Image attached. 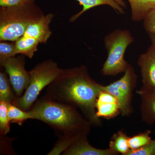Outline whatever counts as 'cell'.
<instances>
[{
	"label": "cell",
	"mask_w": 155,
	"mask_h": 155,
	"mask_svg": "<svg viewBox=\"0 0 155 155\" xmlns=\"http://www.w3.org/2000/svg\"><path fill=\"white\" fill-rule=\"evenodd\" d=\"M102 87L92 78L87 67L82 65L62 69L47 87L46 95L57 101L79 109L91 125L99 126L101 122L96 115V103L102 91Z\"/></svg>",
	"instance_id": "cell-1"
},
{
	"label": "cell",
	"mask_w": 155,
	"mask_h": 155,
	"mask_svg": "<svg viewBox=\"0 0 155 155\" xmlns=\"http://www.w3.org/2000/svg\"><path fill=\"white\" fill-rule=\"evenodd\" d=\"M31 119L42 121L59 137L88 136L91 124L77 108L52 99L46 95L37 100L28 110Z\"/></svg>",
	"instance_id": "cell-2"
},
{
	"label": "cell",
	"mask_w": 155,
	"mask_h": 155,
	"mask_svg": "<svg viewBox=\"0 0 155 155\" xmlns=\"http://www.w3.org/2000/svg\"><path fill=\"white\" fill-rule=\"evenodd\" d=\"M45 15L35 2L0 8V41L15 42L32 22Z\"/></svg>",
	"instance_id": "cell-3"
},
{
	"label": "cell",
	"mask_w": 155,
	"mask_h": 155,
	"mask_svg": "<svg viewBox=\"0 0 155 155\" xmlns=\"http://www.w3.org/2000/svg\"><path fill=\"white\" fill-rule=\"evenodd\" d=\"M134 41L130 31L116 29L105 36L104 44L108 56L101 73L105 76H115L124 72L128 64L124 56L127 47Z\"/></svg>",
	"instance_id": "cell-4"
},
{
	"label": "cell",
	"mask_w": 155,
	"mask_h": 155,
	"mask_svg": "<svg viewBox=\"0 0 155 155\" xmlns=\"http://www.w3.org/2000/svg\"><path fill=\"white\" fill-rule=\"evenodd\" d=\"M62 69L52 60H45L37 64L29 72L30 80L25 92L22 97L17 98L12 104L23 110H29L41 91L55 79Z\"/></svg>",
	"instance_id": "cell-5"
},
{
	"label": "cell",
	"mask_w": 155,
	"mask_h": 155,
	"mask_svg": "<svg viewBox=\"0 0 155 155\" xmlns=\"http://www.w3.org/2000/svg\"><path fill=\"white\" fill-rule=\"evenodd\" d=\"M124 74L119 80L102 87L103 91L107 92L116 99L122 116H129L132 112L131 102L132 92L136 85L137 75L133 67L128 64Z\"/></svg>",
	"instance_id": "cell-6"
},
{
	"label": "cell",
	"mask_w": 155,
	"mask_h": 155,
	"mask_svg": "<svg viewBox=\"0 0 155 155\" xmlns=\"http://www.w3.org/2000/svg\"><path fill=\"white\" fill-rule=\"evenodd\" d=\"M25 56L20 54L9 58L2 67L8 75L17 98L22 97L29 84L30 74L25 68Z\"/></svg>",
	"instance_id": "cell-7"
},
{
	"label": "cell",
	"mask_w": 155,
	"mask_h": 155,
	"mask_svg": "<svg viewBox=\"0 0 155 155\" xmlns=\"http://www.w3.org/2000/svg\"><path fill=\"white\" fill-rule=\"evenodd\" d=\"M141 73L143 87L155 88V45L151 44L137 61Z\"/></svg>",
	"instance_id": "cell-8"
},
{
	"label": "cell",
	"mask_w": 155,
	"mask_h": 155,
	"mask_svg": "<svg viewBox=\"0 0 155 155\" xmlns=\"http://www.w3.org/2000/svg\"><path fill=\"white\" fill-rule=\"evenodd\" d=\"M54 16L52 13L45 14L41 18L31 23L23 35L35 39L40 43H46L52 33L50 25Z\"/></svg>",
	"instance_id": "cell-9"
},
{
	"label": "cell",
	"mask_w": 155,
	"mask_h": 155,
	"mask_svg": "<svg viewBox=\"0 0 155 155\" xmlns=\"http://www.w3.org/2000/svg\"><path fill=\"white\" fill-rule=\"evenodd\" d=\"M87 136L81 137L63 153L64 155H116L119 154L111 149H100L89 143Z\"/></svg>",
	"instance_id": "cell-10"
},
{
	"label": "cell",
	"mask_w": 155,
	"mask_h": 155,
	"mask_svg": "<svg viewBox=\"0 0 155 155\" xmlns=\"http://www.w3.org/2000/svg\"><path fill=\"white\" fill-rule=\"evenodd\" d=\"M82 6V9L77 14L73 15L69 19L70 22H75L80 16L90 9L101 5L110 6L119 14H125L127 8L124 0H75Z\"/></svg>",
	"instance_id": "cell-11"
},
{
	"label": "cell",
	"mask_w": 155,
	"mask_h": 155,
	"mask_svg": "<svg viewBox=\"0 0 155 155\" xmlns=\"http://www.w3.org/2000/svg\"><path fill=\"white\" fill-rule=\"evenodd\" d=\"M137 93L141 98L142 119L147 124L151 125L155 122V88L142 86Z\"/></svg>",
	"instance_id": "cell-12"
},
{
	"label": "cell",
	"mask_w": 155,
	"mask_h": 155,
	"mask_svg": "<svg viewBox=\"0 0 155 155\" xmlns=\"http://www.w3.org/2000/svg\"><path fill=\"white\" fill-rule=\"evenodd\" d=\"M131 9V19L134 22L143 21L150 11L155 9V0H127Z\"/></svg>",
	"instance_id": "cell-13"
},
{
	"label": "cell",
	"mask_w": 155,
	"mask_h": 155,
	"mask_svg": "<svg viewBox=\"0 0 155 155\" xmlns=\"http://www.w3.org/2000/svg\"><path fill=\"white\" fill-rule=\"evenodd\" d=\"M39 43L35 39L23 35L15 41L17 55L22 54L32 58L37 51Z\"/></svg>",
	"instance_id": "cell-14"
},
{
	"label": "cell",
	"mask_w": 155,
	"mask_h": 155,
	"mask_svg": "<svg viewBox=\"0 0 155 155\" xmlns=\"http://www.w3.org/2000/svg\"><path fill=\"white\" fill-rule=\"evenodd\" d=\"M11 81L6 72H0V101L7 104H13L17 98Z\"/></svg>",
	"instance_id": "cell-15"
},
{
	"label": "cell",
	"mask_w": 155,
	"mask_h": 155,
	"mask_svg": "<svg viewBox=\"0 0 155 155\" xmlns=\"http://www.w3.org/2000/svg\"><path fill=\"white\" fill-rule=\"evenodd\" d=\"M129 137L122 130L114 134L110 142V148L117 153L126 155L130 150Z\"/></svg>",
	"instance_id": "cell-16"
},
{
	"label": "cell",
	"mask_w": 155,
	"mask_h": 155,
	"mask_svg": "<svg viewBox=\"0 0 155 155\" xmlns=\"http://www.w3.org/2000/svg\"><path fill=\"white\" fill-rule=\"evenodd\" d=\"M96 115L98 118H113L120 113L118 103H100L96 102Z\"/></svg>",
	"instance_id": "cell-17"
},
{
	"label": "cell",
	"mask_w": 155,
	"mask_h": 155,
	"mask_svg": "<svg viewBox=\"0 0 155 155\" xmlns=\"http://www.w3.org/2000/svg\"><path fill=\"white\" fill-rule=\"evenodd\" d=\"M8 115L11 123H17L20 126L27 119H31L28 111H24L12 104H8Z\"/></svg>",
	"instance_id": "cell-18"
},
{
	"label": "cell",
	"mask_w": 155,
	"mask_h": 155,
	"mask_svg": "<svg viewBox=\"0 0 155 155\" xmlns=\"http://www.w3.org/2000/svg\"><path fill=\"white\" fill-rule=\"evenodd\" d=\"M82 137V136H81ZM80 137L62 136L59 137V139L52 148L48 155H58L63 153L67 150L72 143Z\"/></svg>",
	"instance_id": "cell-19"
},
{
	"label": "cell",
	"mask_w": 155,
	"mask_h": 155,
	"mask_svg": "<svg viewBox=\"0 0 155 155\" xmlns=\"http://www.w3.org/2000/svg\"><path fill=\"white\" fill-rule=\"evenodd\" d=\"M17 55L15 42L1 41L0 42V64L2 66L9 58Z\"/></svg>",
	"instance_id": "cell-20"
},
{
	"label": "cell",
	"mask_w": 155,
	"mask_h": 155,
	"mask_svg": "<svg viewBox=\"0 0 155 155\" xmlns=\"http://www.w3.org/2000/svg\"><path fill=\"white\" fill-rule=\"evenodd\" d=\"M10 122L8 115V104L0 101V133L5 135L9 133Z\"/></svg>",
	"instance_id": "cell-21"
},
{
	"label": "cell",
	"mask_w": 155,
	"mask_h": 155,
	"mask_svg": "<svg viewBox=\"0 0 155 155\" xmlns=\"http://www.w3.org/2000/svg\"><path fill=\"white\" fill-rule=\"evenodd\" d=\"M151 131L147 130L132 137H129L128 143L130 150H135L143 147L151 140L150 134Z\"/></svg>",
	"instance_id": "cell-22"
},
{
	"label": "cell",
	"mask_w": 155,
	"mask_h": 155,
	"mask_svg": "<svg viewBox=\"0 0 155 155\" xmlns=\"http://www.w3.org/2000/svg\"><path fill=\"white\" fill-rule=\"evenodd\" d=\"M126 155H155V140L137 149L130 150Z\"/></svg>",
	"instance_id": "cell-23"
},
{
	"label": "cell",
	"mask_w": 155,
	"mask_h": 155,
	"mask_svg": "<svg viewBox=\"0 0 155 155\" xmlns=\"http://www.w3.org/2000/svg\"><path fill=\"white\" fill-rule=\"evenodd\" d=\"M142 22L147 33L149 35H155V9L147 14Z\"/></svg>",
	"instance_id": "cell-24"
},
{
	"label": "cell",
	"mask_w": 155,
	"mask_h": 155,
	"mask_svg": "<svg viewBox=\"0 0 155 155\" xmlns=\"http://www.w3.org/2000/svg\"><path fill=\"white\" fill-rule=\"evenodd\" d=\"M35 2V0H0L1 7H13Z\"/></svg>",
	"instance_id": "cell-25"
},
{
	"label": "cell",
	"mask_w": 155,
	"mask_h": 155,
	"mask_svg": "<svg viewBox=\"0 0 155 155\" xmlns=\"http://www.w3.org/2000/svg\"><path fill=\"white\" fill-rule=\"evenodd\" d=\"M96 102L100 103H117V100L113 95L103 91L100 93L98 96Z\"/></svg>",
	"instance_id": "cell-26"
},
{
	"label": "cell",
	"mask_w": 155,
	"mask_h": 155,
	"mask_svg": "<svg viewBox=\"0 0 155 155\" xmlns=\"http://www.w3.org/2000/svg\"><path fill=\"white\" fill-rule=\"evenodd\" d=\"M149 35L150 39L151 41V43L154 44L155 45V35L150 34Z\"/></svg>",
	"instance_id": "cell-27"
},
{
	"label": "cell",
	"mask_w": 155,
	"mask_h": 155,
	"mask_svg": "<svg viewBox=\"0 0 155 155\" xmlns=\"http://www.w3.org/2000/svg\"></svg>",
	"instance_id": "cell-28"
}]
</instances>
